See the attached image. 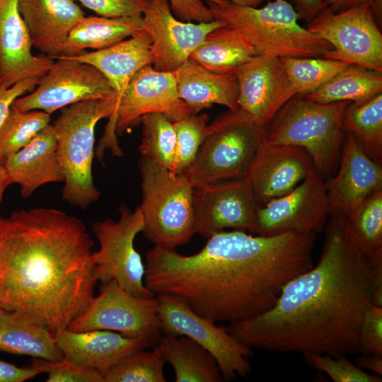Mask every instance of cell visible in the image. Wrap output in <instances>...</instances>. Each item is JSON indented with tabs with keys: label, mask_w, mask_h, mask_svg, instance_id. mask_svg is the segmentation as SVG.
I'll return each instance as SVG.
<instances>
[{
	"label": "cell",
	"mask_w": 382,
	"mask_h": 382,
	"mask_svg": "<svg viewBox=\"0 0 382 382\" xmlns=\"http://www.w3.org/2000/svg\"><path fill=\"white\" fill-rule=\"evenodd\" d=\"M174 16L183 21L206 23L214 18L205 1L210 0H168Z\"/></svg>",
	"instance_id": "obj_43"
},
{
	"label": "cell",
	"mask_w": 382,
	"mask_h": 382,
	"mask_svg": "<svg viewBox=\"0 0 382 382\" xmlns=\"http://www.w3.org/2000/svg\"><path fill=\"white\" fill-rule=\"evenodd\" d=\"M307 28L332 46L323 57L382 73V33L369 0L340 12L324 7Z\"/></svg>",
	"instance_id": "obj_13"
},
{
	"label": "cell",
	"mask_w": 382,
	"mask_h": 382,
	"mask_svg": "<svg viewBox=\"0 0 382 382\" xmlns=\"http://www.w3.org/2000/svg\"><path fill=\"white\" fill-rule=\"evenodd\" d=\"M318 370L335 382H381V376L370 374L351 362L346 356L333 357L318 353L303 354Z\"/></svg>",
	"instance_id": "obj_39"
},
{
	"label": "cell",
	"mask_w": 382,
	"mask_h": 382,
	"mask_svg": "<svg viewBox=\"0 0 382 382\" xmlns=\"http://www.w3.org/2000/svg\"><path fill=\"white\" fill-rule=\"evenodd\" d=\"M239 110L267 128L279 110L297 95L279 57L259 54L233 73Z\"/></svg>",
	"instance_id": "obj_17"
},
{
	"label": "cell",
	"mask_w": 382,
	"mask_h": 382,
	"mask_svg": "<svg viewBox=\"0 0 382 382\" xmlns=\"http://www.w3.org/2000/svg\"><path fill=\"white\" fill-rule=\"evenodd\" d=\"M330 213L325 183L316 172L287 194L257 207L253 234L315 233Z\"/></svg>",
	"instance_id": "obj_15"
},
{
	"label": "cell",
	"mask_w": 382,
	"mask_h": 382,
	"mask_svg": "<svg viewBox=\"0 0 382 382\" xmlns=\"http://www.w3.org/2000/svg\"><path fill=\"white\" fill-rule=\"evenodd\" d=\"M84 223L54 208L0 217L1 308L30 313L56 332L82 313L98 281Z\"/></svg>",
	"instance_id": "obj_3"
},
{
	"label": "cell",
	"mask_w": 382,
	"mask_h": 382,
	"mask_svg": "<svg viewBox=\"0 0 382 382\" xmlns=\"http://www.w3.org/2000/svg\"><path fill=\"white\" fill-rule=\"evenodd\" d=\"M161 333L186 336L208 351L216 361L222 379L248 376L252 349L238 341L214 320L193 311L180 299L157 294Z\"/></svg>",
	"instance_id": "obj_12"
},
{
	"label": "cell",
	"mask_w": 382,
	"mask_h": 382,
	"mask_svg": "<svg viewBox=\"0 0 382 382\" xmlns=\"http://www.w3.org/2000/svg\"><path fill=\"white\" fill-rule=\"evenodd\" d=\"M366 1L368 0H323V8L340 12Z\"/></svg>",
	"instance_id": "obj_48"
},
{
	"label": "cell",
	"mask_w": 382,
	"mask_h": 382,
	"mask_svg": "<svg viewBox=\"0 0 382 382\" xmlns=\"http://www.w3.org/2000/svg\"><path fill=\"white\" fill-rule=\"evenodd\" d=\"M382 93V73L357 64H349L331 80L303 95L319 103L347 100L361 104Z\"/></svg>",
	"instance_id": "obj_31"
},
{
	"label": "cell",
	"mask_w": 382,
	"mask_h": 382,
	"mask_svg": "<svg viewBox=\"0 0 382 382\" xmlns=\"http://www.w3.org/2000/svg\"><path fill=\"white\" fill-rule=\"evenodd\" d=\"M142 139L139 153L169 170L174 161L175 132L173 122L161 112L142 116Z\"/></svg>",
	"instance_id": "obj_36"
},
{
	"label": "cell",
	"mask_w": 382,
	"mask_h": 382,
	"mask_svg": "<svg viewBox=\"0 0 382 382\" xmlns=\"http://www.w3.org/2000/svg\"><path fill=\"white\" fill-rule=\"evenodd\" d=\"M337 173L325 183L330 212L349 217L374 192L382 189V168L346 133Z\"/></svg>",
	"instance_id": "obj_20"
},
{
	"label": "cell",
	"mask_w": 382,
	"mask_h": 382,
	"mask_svg": "<svg viewBox=\"0 0 382 382\" xmlns=\"http://www.w3.org/2000/svg\"><path fill=\"white\" fill-rule=\"evenodd\" d=\"M98 16L115 18L141 16L146 11L150 0H78Z\"/></svg>",
	"instance_id": "obj_42"
},
{
	"label": "cell",
	"mask_w": 382,
	"mask_h": 382,
	"mask_svg": "<svg viewBox=\"0 0 382 382\" xmlns=\"http://www.w3.org/2000/svg\"><path fill=\"white\" fill-rule=\"evenodd\" d=\"M345 133L352 134L363 151L382 162V93L361 103H349L342 121Z\"/></svg>",
	"instance_id": "obj_32"
},
{
	"label": "cell",
	"mask_w": 382,
	"mask_h": 382,
	"mask_svg": "<svg viewBox=\"0 0 382 382\" xmlns=\"http://www.w3.org/2000/svg\"><path fill=\"white\" fill-rule=\"evenodd\" d=\"M195 231L207 238L226 228L254 233L257 204L242 178L194 187Z\"/></svg>",
	"instance_id": "obj_16"
},
{
	"label": "cell",
	"mask_w": 382,
	"mask_h": 382,
	"mask_svg": "<svg viewBox=\"0 0 382 382\" xmlns=\"http://www.w3.org/2000/svg\"><path fill=\"white\" fill-rule=\"evenodd\" d=\"M231 2L240 5L248 6L252 7H258L265 0H228Z\"/></svg>",
	"instance_id": "obj_51"
},
{
	"label": "cell",
	"mask_w": 382,
	"mask_h": 382,
	"mask_svg": "<svg viewBox=\"0 0 382 382\" xmlns=\"http://www.w3.org/2000/svg\"><path fill=\"white\" fill-rule=\"evenodd\" d=\"M143 18L152 42V66L168 72L189 59L209 33L224 25L216 19L206 23L181 21L174 16L168 0H150Z\"/></svg>",
	"instance_id": "obj_18"
},
{
	"label": "cell",
	"mask_w": 382,
	"mask_h": 382,
	"mask_svg": "<svg viewBox=\"0 0 382 382\" xmlns=\"http://www.w3.org/2000/svg\"><path fill=\"white\" fill-rule=\"evenodd\" d=\"M66 56L98 69L110 83L118 102L133 76L154 62L151 39L145 30L104 49Z\"/></svg>",
	"instance_id": "obj_25"
},
{
	"label": "cell",
	"mask_w": 382,
	"mask_h": 382,
	"mask_svg": "<svg viewBox=\"0 0 382 382\" xmlns=\"http://www.w3.org/2000/svg\"><path fill=\"white\" fill-rule=\"evenodd\" d=\"M66 329L71 332L114 331L127 337L142 339L149 347L161 337L158 301L154 297L135 296L115 280L103 282L99 294Z\"/></svg>",
	"instance_id": "obj_11"
},
{
	"label": "cell",
	"mask_w": 382,
	"mask_h": 382,
	"mask_svg": "<svg viewBox=\"0 0 382 382\" xmlns=\"http://www.w3.org/2000/svg\"><path fill=\"white\" fill-rule=\"evenodd\" d=\"M349 101L319 103L296 95L279 110L266 128L265 141L301 148L316 171L330 173L336 165L345 133L343 116Z\"/></svg>",
	"instance_id": "obj_6"
},
{
	"label": "cell",
	"mask_w": 382,
	"mask_h": 382,
	"mask_svg": "<svg viewBox=\"0 0 382 382\" xmlns=\"http://www.w3.org/2000/svg\"><path fill=\"white\" fill-rule=\"evenodd\" d=\"M295 8L300 18L311 21L323 8V0H287Z\"/></svg>",
	"instance_id": "obj_46"
},
{
	"label": "cell",
	"mask_w": 382,
	"mask_h": 382,
	"mask_svg": "<svg viewBox=\"0 0 382 382\" xmlns=\"http://www.w3.org/2000/svg\"><path fill=\"white\" fill-rule=\"evenodd\" d=\"M318 262L289 281L274 306L228 331L251 349L333 357L358 352L373 267L345 216L330 212Z\"/></svg>",
	"instance_id": "obj_2"
},
{
	"label": "cell",
	"mask_w": 382,
	"mask_h": 382,
	"mask_svg": "<svg viewBox=\"0 0 382 382\" xmlns=\"http://www.w3.org/2000/svg\"><path fill=\"white\" fill-rule=\"evenodd\" d=\"M13 183L20 186L23 198L47 183L64 181L52 124L4 162Z\"/></svg>",
	"instance_id": "obj_24"
},
{
	"label": "cell",
	"mask_w": 382,
	"mask_h": 382,
	"mask_svg": "<svg viewBox=\"0 0 382 382\" xmlns=\"http://www.w3.org/2000/svg\"><path fill=\"white\" fill-rule=\"evenodd\" d=\"M138 166L144 236L171 249L187 243L195 233L193 185L184 174H172L151 159L141 157Z\"/></svg>",
	"instance_id": "obj_7"
},
{
	"label": "cell",
	"mask_w": 382,
	"mask_h": 382,
	"mask_svg": "<svg viewBox=\"0 0 382 382\" xmlns=\"http://www.w3.org/2000/svg\"><path fill=\"white\" fill-rule=\"evenodd\" d=\"M174 72L180 98L195 113L214 104L239 110L238 85L234 74L209 71L187 59Z\"/></svg>",
	"instance_id": "obj_26"
},
{
	"label": "cell",
	"mask_w": 382,
	"mask_h": 382,
	"mask_svg": "<svg viewBox=\"0 0 382 382\" xmlns=\"http://www.w3.org/2000/svg\"><path fill=\"white\" fill-rule=\"evenodd\" d=\"M54 339L64 359L103 376L132 353L147 347L142 339L105 330L71 332L64 328L54 332Z\"/></svg>",
	"instance_id": "obj_22"
},
{
	"label": "cell",
	"mask_w": 382,
	"mask_h": 382,
	"mask_svg": "<svg viewBox=\"0 0 382 382\" xmlns=\"http://www.w3.org/2000/svg\"><path fill=\"white\" fill-rule=\"evenodd\" d=\"M166 361L157 345L152 351L138 350L104 375L105 382H165Z\"/></svg>",
	"instance_id": "obj_38"
},
{
	"label": "cell",
	"mask_w": 382,
	"mask_h": 382,
	"mask_svg": "<svg viewBox=\"0 0 382 382\" xmlns=\"http://www.w3.org/2000/svg\"><path fill=\"white\" fill-rule=\"evenodd\" d=\"M33 367H19L5 361L0 360V382H23L40 374Z\"/></svg>",
	"instance_id": "obj_45"
},
{
	"label": "cell",
	"mask_w": 382,
	"mask_h": 382,
	"mask_svg": "<svg viewBox=\"0 0 382 382\" xmlns=\"http://www.w3.org/2000/svg\"><path fill=\"white\" fill-rule=\"evenodd\" d=\"M33 47L52 59L62 53L72 28L85 15L75 0H18Z\"/></svg>",
	"instance_id": "obj_23"
},
{
	"label": "cell",
	"mask_w": 382,
	"mask_h": 382,
	"mask_svg": "<svg viewBox=\"0 0 382 382\" xmlns=\"http://www.w3.org/2000/svg\"><path fill=\"white\" fill-rule=\"evenodd\" d=\"M0 308H1V289H0Z\"/></svg>",
	"instance_id": "obj_52"
},
{
	"label": "cell",
	"mask_w": 382,
	"mask_h": 382,
	"mask_svg": "<svg viewBox=\"0 0 382 382\" xmlns=\"http://www.w3.org/2000/svg\"><path fill=\"white\" fill-rule=\"evenodd\" d=\"M280 59L297 95L316 91L349 64L325 57H285Z\"/></svg>",
	"instance_id": "obj_34"
},
{
	"label": "cell",
	"mask_w": 382,
	"mask_h": 382,
	"mask_svg": "<svg viewBox=\"0 0 382 382\" xmlns=\"http://www.w3.org/2000/svg\"><path fill=\"white\" fill-rule=\"evenodd\" d=\"M38 79H26L16 83L9 88L0 86V127L6 119L13 100L33 91L37 85ZM0 161H1V158Z\"/></svg>",
	"instance_id": "obj_44"
},
{
	"label": "cell",
	"mask_w": 382,
	"mask_h": 382,
	"mask_svg": "<svg viewBox=\"0 0 382 382\" xmlns=\"http://www.w3.org/2000/svg\"><path fill=\"white\" fill-rule=\"evenodd\" d=\"M257 54L238 29L224 24L206 35L190 59L214 72L233 74L238 67Z\"/></svg>",
	"instance_id": "obj_29"
},
{
	"label": "cell",
	"mask_w": 382,
	"mask_h": 382,
	"mask_svg": "<svg viewBox=\"0 0 382 382\" xmlns=\"http://www.w3.org/2000/svg\"><path fill=\"white\" fill-rule=\"evenodd\" d=\"M0 351L47 361H59L64 354L54 333L40 318L18 310L0 308Z\"/></svg>",
	"instance_id": "obj_27"
},
{
	"label": "cell",
	"mask_w": 382,
	"mask_h": 382,
	"mask_svg": "<svg viewBox=\"0 0 382 382\" xmlns=\"http://www.w3.org/2000/svg\"><path fill=\"white\" fill-rule=\"evenodd\" d=\"M347 221L371 266L382 265V189L368 197Z\"/></svg>",
	"instance_id": "obj_33"
},
{
	"label": "cell",
	"mask_w": 382,
	"mask_h": 382,
	"mask_svg": "<svg viewBox=\"0 0 382 382\" xmlns=\"http://www.w3.org/2000/svg\"><path fill=\"white\" fill-rule=\"evenodd\" d=\"M18 0H0V86L9 88L29 78H40L54 62L48 56L34 55Z\"/></svg>",
	"instance_id": "obj_21"
},
{
	"label": "cell",
	"mask_w": 382,
	"mask_h": 382,
	"mask_svg": "<svg viewBox=\"0 0 382 382\" xmlns=\"http://www.w3.org/2000/svg\"><path fill=\"white\" fill-rule=\"evenodd\" d=\"M119 212L117 221L107 219L92 226L100 245L99 250L93 253L98 281L115 280L135 296L154 297L144 283L145 265L134 248L135 238L144 228L141 209L132 211L122 204Z\"/></svg>",
	"instance_id": "obj_9"
},
{
	"label": "cell",
	"mask_w": 382,
	"mask_h": 382,
	"mask_svg": "<svg viewBox=\"0 0 382 382\" xmlns=\"http://www.w3.org/2000/svg\"><path fill=\"white\" fill-rule=\"evenodd\" d=\"M50 115L40 110L21 111L11 107L0 127V158L2 162L28 144L50 124Z\"/></svg>",
	"instance_id": "obj_35"
},
{
	"label": "cell",
	"mask_w": 382,
	"mask_h": 382,
	"mask_svg": "<svg viewBox=\"0 0 382 382\" xmlns=\"http://www.w3.org/2000/svg\"><path fill=\"white\" fill-rule=\"evenodd\" d=\"M354 364L361 369H366L375 374L382 375V355L364 354L355 359Z\"/></svg>",
	"instance_id": "obj_47"
},
{
	"label": "cell",
	"mask_w": 382,
	"mask_h": 382,
	"mask_svg": "<svg viewBox=\"0 0 382 382\" xmlns=\"http://www.w3.org/2000/svg\"><path fill=\"white\" fill-rule=\"evenodd\" d=\"M369 6L374 18L378 24L381 25L382 19V0H369Z\"/></svg>",
	"instance_id": "obj_50"
},
{
	"label": "cell",
	"mask_w": 382,
	"mask_h": 382,
	"mask_svg": "<svg viewBox=\"0 0 382 382\" xmlns=\"http://www.w3.org/2000/svg\"><path fill=\"white\" fill-rule=\"evenodd\" d=\"M209 119L206 113L193 112L173 122L175 149L172 174H183L192 164L207 134Z\"/></svg>",
	"instance_id": "obj_37"
},
{
	"label": "cell",
	"mask_w": 382,
	"mask_h": 382,
	"mask_svg": "<svg viewBox=\"0 0 382 382\" xmlns=\"http://www.w3.org/2000/svg\"><path fill=\"white\" fill-rule=\"evenodd\" d=\"M214 19L238 29L259 54L277 57H318L332 46L299 23L301 18L287 0H273L261 8L228 0L205 1Z\"/></svg>",
	"instance_id": "obj_4"
},
{
	"label": "cell",
	"mask_w": 382,
	"mask_h": 382,
	"mask_svg": "<svg viewBox=\"0 0 382 382\" xmlns=\"http://www.w3.org/2000/svg\"><path fill=\"white\" fill-rule=\"evenodd\" d=\"M143 30V16L115 18L84 16L69 33L60 55H75L85 52L86 49H104Z\"/></svg>",
	"instance_id": "obj_28"
},
{
	"label": "cell",
	"mask_w": 382,
	"mask_h": 382,
	"mask_svg": "<svg viewBox=\"0 0 382 382\" xmlns=\"http://www.w3.org/2000/svg\"><path fill=\"white\" fill-rule=\"evenodd\" d=\"M53 59L56 60L38 79L35 88L15 99L11 108L40 110L51 115L81 101L117 97L108 79L93 66L66 55Z\"/></svg>",
	"instance_id": "obj_14"
},
{
	"label": "cell",
	"mask_w": 382,
	"mask_h": 382,
	"mask_svg": "<svg viewBox=\"0 0 382 382\" xmlns=\"http://www.w3.org/2000/svg\"><path fill=\"white\" fill-rule=\"evenodd\" d=\"M12 183H13L11 178L8 174L4 163L0 161V209L5 190L9 185Z\"/></svg>",
	"instance_id": "obj_49"
},
{
	"label": "cell",
	"mask_w": 382,
	"mask_h": 382,
	"mask_svg": "<svg viewBox=\"0 0 382 382\" xmlns=\"http://www.w3.org/2000/svg\"><path fill=\"white\" fill-rule=\"evenodd\" d=\"M315 239V233L233 230L214 233L191 255L155 245L146 254L144 283L216 323L249 320L272 308L285 285L313 266Z\"/></svg>",
	"instance_id": "obj_1"
},
{
	"label": "cell",
	"mask_w": 382,
	"mask_h": 382,
	"mask_svg": "<svg viewBox=\"0 0 382 382\" xmlns=\"http://www.w3.org/2000/svg\"><path fill=\"white\" fill-rule=\"evenodd\" d=\"M117 106V97L81 101L62 108L52 124L64 175L62 197L72 206L85 209L100 197L92 174L95 129L101 119H112Z\"/></svg>",
	"instance_id": "obj_5"
},
{
	"label": "cell",
	"mask_w": 382,
	"mask_h": 382,
	"mask_svg": "<svg viewBox=\"0 0 382 382\" xmlns=\"http://www.w3.org/2000/svg\"><path fill=\"white\" fill-rule=\"evenodd\" d=\"M266 128L238 110L219 115L183 173L193 187L242 178L265 141Z\"/></svg>",
	"instance_id": "obj_8"
},
{
	"label": "cell",
	"mask_w": 382,
	"mask_h": 382,
	"mask_svg": "<svg viewBox=\"0 0 382 382\" xmlns=\"http://www.w3.org/2000/svg\"><path fill=\"white\" fill-rule=\"evenodd\" d=\"M358 352L382 355V307L371 303L361 323Z\"/></svg>",
	"instance_id": "obj_41"
},
{
	"label": "cell",
	"mask_w": 382,
	"mask_h": 382,
	"mask_svg": "<svg viewBox=\"0 0 382 382\" xmlns=\"http://www.w3.org/2000/svg\"><path fill=\"white\" fill-rule=\"evenodd\" d=\"M32 366L47 374V382H105L104 376L95 369L77 365L66 359L47 361L33 358Z\"/></svg>",
	"instance_id": "obj_40"
},
{
	"label": "cell",
	"mask_w": 382,
	"mask_h": 382,
	"mask_svg": "<svg viewBox=\"0 0 382 382\" xmlns=\"http://www.w3.org/2000/svg\"><path fill=\"white\" fill-rule=\"evenodd\" d=\"M316 172L301 148L264 141L243 178L260 207L287 194Z\"/></svg>",
	"instance_id": "obj_19"
},
{
	"label": "cell",
	"mask_w": 382,
	"mask_h": 382,
	"mask_svg": "<svg viewBox=\"0 0 382 382\" xmlns=\"http://www.w3.org/2000/svg\"><path fill=\"white\" fill-rule=\"evenodd\" d=\"M175 372L176 382H220L222 377L212 355L192 339L164 335L156 345Z\"/></svg>",
	"instance_id": "obj_30"
},
{
	"label": "cell",
	"mask_w": 382,
	"mask_h": 382,
	"mask_svg": "<svg viewBox=\"0 0 382 382\" xmlns=\"http://www.w3.org/2000/svg\"><path fill=\"white\" fill-rule=\"evenodd\" d=\"M152 112H161L175 122L194 112L180 98L174 72L157 71L149 64L133 76L121 96L116 112L110 120L98 148V156L108 148L114 155L121 156L117 135L139 123L144 115Z\"/></svg>",
	"instance_id": "obj_10"
}]
</instances>
